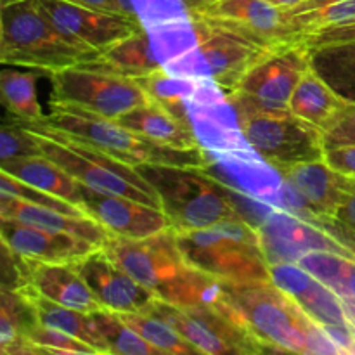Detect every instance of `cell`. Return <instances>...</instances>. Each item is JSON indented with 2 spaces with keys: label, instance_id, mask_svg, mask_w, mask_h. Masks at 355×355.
Returning a JSON list of instances; mask_svg holds the SVG:
<instances>
[{
  "label": "cell",
  "instance_id": "obj_24",
  "mask_svg": "<svg viewBox=\"0 0 355 355\" xmlns=\"http://www.w3.org/2000/svg\"><path fill=\"white\" fill-rule=\"evenodd\" d=\"M118 121L163 148L201 151L189 125L156 103L137 107Z\"/></svg>",
  "mask_w": 355,
  "mask_h": 355
},
{
  "label": "cell",
  "instance_id": "obj_13",
  "mask_svg": "<svg viewBox=\"0 0 355 355\" xmlns=\"http://www.w3.org/2000/svg\"><path fill=\"white\" fill-rule=\"evenodd\" d=\"M186 121L201 151L229 153L252 148L243 134L231 96L211 80H205L196 94L186 99Z\"/></svg>",
  "mask_w": 355,
  "mask_h": 355
},
{
  "label": "cell",
  "instance_id": "obj_12",
  "mask_svg": "<svg viewBox=\"0 0 355 355\" xmlns=\"http://www.w3.org/2000/svg\"><path fill=\"white\" fill-rule=\"evenodd\" d=\"M260 241L267 262H298L311 252H335L343 257H355L331 232L319 222L318 215L290 214L284 210H272L259 227Z\"/></svg>",
  "mask_w": 355,
  "mask_h": 355
},
{
  "label": "cell",
  "instance_id": "obj_49",
  "mask_svg": "<svg viewBox=\"0 0 355 355\" xmlns=\"http://www.w3.org/2000/svg\"><path fill=\"white\" fill-rule=\"evenodd\" d=\"M257 352H260L262 355H307V354L293 352V350L279 349V347H274V345H266V343H257Z\"/></svg>",
  "mask_w": 355,
  "mask_h": 355
},
{
  "label": "cell",
  "instance_id": "obj_15",
  "mask_svg": "<svg viewBox=\"0 0 355 355\" xmlns=\"http://www.w3.org/2000/svg\"><path fill=\"white\" fill-rule=\"evenodd\" d=\"M146 314L156 315L208 355H250L257 352V342L222 315L200 309H182L156 300Z\"/></svg>",
  "mask_w": 355,
  "mask_h": 355
},
{
  "label": "cell",
  "instance_id": "obj_43",
  "mask_svg": "<svg viewBox=\"0 0 355 355\" xmlns=\"http://www.w3.org/2000/svg\"><path fill=\"white\" fill-rule=\"evenodd\" d=\"M326 149L340 146H355V104H349L345 113L324 132Z\"/></svg>",
  "mask_w": 355,
  "mask_h": 355
},
{
  "label": "cell",
  "instance_id": "obj_26",
  "mask_svg": "<svg viewBox=\"0 0 355 355\" xmlns=\"http://www.w3.org/2000/svg\"><path fill=\"white\" fill-rule=\"evenodd\" d=\"M349 103L343 101L318 73L309 68L295 89L290 111L324 134L345 113Z\"/></svg>",
  "mask_w": 355,
  "mask_h": 355
},
{
  "label": "cell",
  "instance_id": "obj_16",
  "mask_svg": "<svg viewBox=\"0 0 355 355\" xmlns=\"http://www.w3.org/2000/svg\"><path fill=\"white\" fill-rule=\"evenodd\" d=\"M193 17V16H191ZM200 30V51L207 61L211 82L231 96L253 66L281 47H263L225 28L194 17Z\"/></svg>",
  "mask_w": 355,
  "mask_h": 355
},
{
  "label": "cell",
  "instance_id": "obj_33",
  "mask_svg": "<svg viewBox=\"0 0 355 355\" xmlns=\"http://www.w3.org/2000/svg\"><path fill=\"white\" fill-rule=\"evenodd\" d=\"M94 319L106 342V355H172L125 324L114 312L103 309L94 312Z\"/></svg>",
  "mask_w": 355,
  "mask_h": 355
},
{
  "label": "cell",
  "instance_id": "obj_8",
  "mask_svg": "<svg viewBox=\"0 0 355 355\" xmlns=\"http://www.w3.org/2000/svg\"><path fill=\"white\" fill-rule=\"evenodd\" d=\"M51 83L52 103L71 104L111 120L155 103L134 78L82 64L51 75Z\"/></svg>",
  "mask_w": 355,
  "mask_h": 355
},
{
  "label": "cell",
  "instance_id": "obj_23",
  "mask_svg": "<svg viewBox=\"0 0 355 355\" xmlns=\"http://www.w3.org/2000/svg\"><path fill=\"white\" fill-rule=\"evenodd\" d=\"M30 288L49 300L61 304L75 311L94 314L103 311L97 298L90 291L89 284L80 276L75 262L71 263H44L30 262Z\"/></svg>",
  "mask_w": 355,
  "mask_h": 355
},
{
  "label": "cell",
  "instance_id": "obj_35",
  "mask_svg": "<svg viewBox=\"0 0 355 355\" xmlns=\"http://www.w3.org/2000/svg\"><path fill=\"white\" fill-rule=\"evenodd\" d=\"M118 318L144 338L172 355H208L177 331L172 324L151 314H118Z\"/></svg>",
  "mask_w": 355,
  "mask_h": 355
},
{
  "label": "cell",
  "instance_id": "obj_18",
  "mask_svg": "<svg viewBox=\"0 0 355 355\" xmlns=\"http://www.w3.org/2000/svg\"><path fill=\"white\" fill-rule=\"evenodd\" d=\"M205 170L232 191L266 203L276 210L284 177L253 148L243 151H203Z\"/></svg>",
  "mask_w": 355,
  "mask_h": 355
},
{
  "label": "cell",
  "instance_id": "obj_44",
  "mask_svg": "<svg viewBox=\"0 0 355 355\" xmlns=\"http://www.w3.org/2000/svg\"><path fill=\"white\" fill-rule=\"evenodd\" d=\"M324 162L336 172L355 179V146H340L326 149Z\"/></svg>",
  "mask_w": 355,
  "mask_h": 355
},
{
  "label": "cell",
  "instance_id": "obj_7",
  "mask_svg": "<svg viewBox=\"0 0 355 355\" xmlns=\"http://www.w3.org/2000/svg\"><path fill=\"white\" fill-rule=\"evenodd\" d=\"M234 106L248 144L276 168L324 162L322 130L290 110H262L239 103H234Z\"/></svg>",
  "mask_w": 355,
  "mask_h": 355
},
{
  "label": "cell",
  "instance_id": "obj_40",
  "mask_svg": "<svg viewBox=\"0 0 355 355\" xmlns=\"http://www.w3.org/2000/svg\"><path fill=\"white\" fill-rule=\"evenodd\" d=\"M37 155H42V151L26 127L19 123L3 125L0 130V163Z\"/></svg>",
  "mask_w": 355,
  "mask_h": 355
},
{
  "label": "cell",
  "instance_id": "obj_28",
  "mask_svg": "<svg viewBox=\"0 0 355 355\" xmlns=\"http://www.w3.org/2000/svg\"><path fill=\"white\" fill-rule=\"evenodd\" d=\"M19 291H23L28 297V300L31 302V305H33L38 324L68 333V335L85 342L87 345H90L99 354H107L106 342H104L103 335H101L99 328H97L94 314H85V312L55 304V302L38 295L30 286Z\"/></svg>",
  "mask_w": 355,
  "mask_h": 355
},
{
  "label": "cell",
  "instance_id": "obj_51",
  "mask_svg": "<svg viewBox=\"0 0 355 355\" xmlns=\"http://www.w3.org/2000/svg\"><path fill=\"white\" fill-rule=\"evenodd\" d=\"M184 6L187 7V10H189V14L193 16V14L200 12V10H203L205 7L211 6L214 2H217V0H182Z\"/></svg>",
  "mask_w": 355,
  "mask_h": 355
},
{
  "label": "cell",
  "instance_id": "obj_41",
  "mask_svg": "<svg viewBox=\"0 0 355 355\" xmlns=\"http://www.w3.org/2000/svg\"><path fill=\"white\" fill-rule=\"evenodd\" d=\"M26 340L31 343L40 347H49V349H59V350H76V352H97L92 347L87 345L82 340L75 338V336L68 335V333L58 331V329L45 328V326L37 324L30 333H28Z\"/></svg>",
  "mask_w": 355,
  "mask_h": 355
},
{
  "label": "cell",
  "instance_id": "obj_54",
  "mask_svg": "<svg viewBox=\"0 0 355 355\" xmlns=\"http://www.w3.org/2000/svg\"><path fill=\"white\" fill-rule=\"evenodd\" d=\"M40 347V345H38ZM47 355H104L99 352H76V350H59V349H49V347H42Z\"/></svg>",
  "mask_w": 355,
  "mask_h": 355
},
{
  "label": "cell",
  "instance_id": "obj_5",
  "mask_svg": "<svg viewBox=\"0 0 355 355\" xmlns=\"http://www.w3.org/2000/svg\"><path fill=\"white\" fill-rule=\"evenodd\" d=\"M23 127L33 135L42 155L62 166L87 189L130 198L149 207L162 208L156 191L135 166L127 165L64 132L54 130L42 123Z\"/></svg>",
  "mask_w": 355,
  "mask_h": 355
},
{
  "label": "cell",
  "instance_id": "obj_3",
  "mask_svg": "<svg viewBox=\"0 0 355 355\" xmlns=\"http://www.w3.org/2000/svg\"><path fill=\"white\" fill-rule=\"evenodd\" d=\"M51 113L42 125L64 132L120 162L132 166L173 165L205 168L203 151H179L163 148L137 132L130 130L118 120L90 113L82 107L62 103H49Z\"/></svg>",
  "mask_w": 355,
  "mask_h": 355
},
{
  "label": "cell",
  "instance_id": "obj_56",
  "mask_svg": "<svg viewBox=\"0 0 355 355\" xmlns=\"http://www.w3.org/2000/svg\"><path fill=\"white\" fill-rule=\"evenodd\" d=\"M250 355H262L260 352H253V354H250Z\"/></svg>",
  "mask_w": 355,
  "mask_h": 355
},
{
  "label": "cell",
  "instance_id": "obj_17",
  "mask_svg": "<svg viewBox=\"0 0 355 355\" xmlns=\"http://www.w3.org/2000/svg\"><path fill=\"white\" fill-rule=\"evenodd\" d=\"M75 267L104 311L114 314H146L158 300L151 290L116 266L103 248H96L76 260Z\"/></svg>",
  "mask_w": 355,
  "mask_h": 355
},
{
  "label": "cell",
  "instance_id": "obj_19",
  "mask_svg": "<svg viewBox=\"0 0 355 355\" xmlns=\"http://www.w3.org/2000/svg\"><path fill=\"white\" fill-rule=\"evenodd\" d=\"M80 208L111 238L142 239L172 229L162 208L149 207L130 198L103 194L83 187Z\"/></svg>",
  "mask_w": 355,
  "mask_h": 355
},
{
  "label": "cell",
  "instance_id": "obj_55",
  "mask_svg": "<svg viewBox=\"0 0 355 355\" xmlns=\"http://www.w3.org/2000/svg\"><path fill=\"white\" fill-rule=\"evenodd\" d=\"M340 355H355V340H354L352 345H349L347 349L340 350Z\"/></svg>",
  "mask_w": 355,
  "mask_h": 355
},
{
  "label": "cell",
  "instance_id": "obj_2",
  "mask_svg": "<svg viewBox=\"0 0 355 355\" xmlns=\"http://www.w3.org/2000/svg\"><path fill=\"white\" fill-rule=\"evenodd\" d=\"M92 58L54 26L37 0L2 3L0 61L3 66H19L51 76Z\"/></svg>",
  "mask_w": 355,
  "mask_h": 355
},
{
  "label": "cell",
  "instance_id": "obj_4",
  "mask_svg": "<svg viewBox=\"0 0 355 355\" xmlns=\"http://www.w3.org/2000/svg\"><path fill=\"white\" fill-rule=\"evenodd\" d=\"M175 234L184 259L193 269L225 283L270 281L259 229L250 222L224 220Z\"/></svg>",
  "mask_w": 355,
  "mask_h": 355
},
{
  "label": "cell",
  "instance_id": "obj_11",
  "mask_svg": "<svg viewBox=\"0 0 355 355\" xmlns=\"http://www.w3.org/2000/svg\"><path fill=\"white\" fill-rule=\"evenodd\" d=\"M54 26L71 44L96 58L101 52L120 44L125 38L144 30L139 21L120 14L75 6L62 0H37Z\"/></svg>",
  "mask_w": 355,
  "mask_h": 355
},
{
  "label": "cell",
  "instance_id": "obj_10",
  "mask_svg": "<svg viewBox=\"0 0 355 355\" xmlns=\"http://www.w3.org/2000/svg\"><path fill=\"white\" fill-rule=\"evenodd\" d=\"M309 68L311 55L302 42L284 45L250 69L231 99L262 110H290L295 89Z\"/></svg>",
  "mask_w": 355,
  "mask_h": 355
},
{
  "label": "cell",
  "instance_id": "obj_45",
  "mask_svg": "<svg viewBox=\"0 0 355 355\" xmlns=\"http://www.w3.org/2000/svg\"><path fill=\"white\" fill-rule=\"evenodd\" d=\"M62 2L90 7V9H97V10H106V12L120 14V16L128 17V19L139 21L137 12H135L132 0H62ZM139 23H141V21H139Z\"/></svg>",
  "mask_w": 355,
  "mask_h": 355
},
{
  "label": "cell",
  "instance_id": "obj_38",
  "mask_svg": "<svg viewBox=\"0 0 355 355\" xmlns=\"http://www.w3.org/2000/svg\"><path fill=\"white\" fill-rule=\"evenodd\" d=\"M0 194L21 198L24 201H31V203L42 205V207L54 208V210L64 211V214L75 215V217H87L85 211L80 207H76V205L68 203V201L61 200L58 196H52V194L37 189V187L28 186V184L14 179L12 175L6 172H0Z\"/></svg>",
  "mask_w": 355,
  "mask_h": 355
},
{
  "label": "cell",
  "instance_id": "obj_30",
  "mask_svg": "<svg viewBox=\"0 0 355 355\" xmlns=\"http://www.w3.org/2000/svg\"><path fill=\"white\" fill-rule=\"evenodd\" d=\"M0 97L14 123L37 125L45 121L47 114L42 111L37 96V75L31 69L19 71L3 68L0 75Z\"/></svg>",
  "mask_w": 355,
  "mask_h": 355
},
{
  "label": "cell",
  "instance_id": "obj_31",
  "mask_svg": "<svg viewBox=\"0 0 355 355\" xmlns=\"http://www.w3.org/2000/svg\"><path fill=\"white\" fill-rule=\"evenodd\" d=\"M146 31L149 35V40H151L156 61L163 68L179 61L184 55L191 54L194 49L200 47L201 42L200 30H198L194 17L170 21V23L148 28Z\"/></svg>",
  "mask_w": 355,
  "mask_h": 355
},
{
  "label": "cell",
  "instance_id": "obj_34",
  "mask_svg": "<svg viewBox=\"0 0 355 355\" xmlns=\"http://www.w3.org/2000/svg\"><path fill=\"white\" fill-rule=\"evenodd\" d=\"M291 300L318 324L349 326L342 298L315 277H311V281Z\"/></svg>",
  "mask_w": 355,
  "mask_h": 355
},
{
  "label": "cell",
  "instance_id": "obj_53",
  "mask_svg": "<svg viewBox=\"0 0 355 355\" xmlns=\"http://www.w3.org/2000/svg\"><path fill=\"white\" fill-rule=\"evenodd\" d=\"M266 2H269L270 6L277 7V9H283V10H291L295 9V7H298L300 3L307 2V0H266Z\"/></svg>",
  "mask_w": 355,
  "mask_h": 355
},
{
  "label": "cell",
  "instance_id": "obj_36",
  "mask_svg": "<svg viewBox=\"0 0 355 355\" xmlns=\"http://www.w3.org/2000/svg\"><path fill=\"white\" fill-rule=\"evenodd\" d=\"M38 324L37 314L23 291L6 290L2 288L0 297V347L10 345L21 338H26L28 333Z\"/></svg>",
  "mask_w": 355,
  "mask_h": 355
},
{
  "label": "cell",
  "instance_id": "obj_25",
  "mask_svg": "<svg viewBox=\"0 0 355 355\" xmlns=\"http://www.w3.org/2000/svg\"><path fill=\"white\" fill-rule=\"evenodd\" d=\"M0 172L9 173L14 179L28 184V186L45 191V193L61 198L76 207H80L82 203L85 186H82L75 177L69 175L62 166H59L45 155L24 156V158L3 162L0 163Z\"/></svg>",
  "mask_w": 355,
  "mask_h": 355
},
{
  "label": "cell",
  "instance_id": "obj_42",
  "mask_svg": "<svg viewBox=\"0 0 355 355\" xmlns=\"http://www.w3.org/2000/svg\"><path fill=\"white\" fill-rule=\"evenodd\" d=\"M355 42V19L349 23L336 24V26L324 28L315 33L309 35L302 40V44L307 49H318L326 47V45H336V44H350Z\"/></svg>",
  "mask_w": 355,
  "mask_h": 355
},
{
  "label": "cell",
  "instance_id": "obj_22",
  "mask_svg": "<svg viewBox=\"0 0 355 355\" xmlns=\"http://www.w3.org/2000/svg\"><path fill=\"white\" fill-rule=\"evenodd\" d=\"M0 218L21 222V224L51 232L75 236V238L92 243L97 248H101L110 239V234L92 218L75 217V215L24 201L21 198L7 196V194H0Z\"/></svg>",
  "mask_w": 355,
  "mask_h": 355
},
{
  "label": "cell",
  "instance_id": "obj_52",
  "mask_svg": "<svg viewBox=\"0 0 355 355\" xmlns=\"http://www.w3.org/2000/svg\"><path fill=\"white\" fill-rule=\"evenodd\" d=\"M342 302H343V309H345L347 321H349V324L355 329V298L347 297V298H342Z\"/></svg>",
  "mask_w": 355,
  "mask_h": 355
},
{
  "label": "cell",
  "instance_id": "obj_29",
  "mask_svg": "<svg viewBox=\"0 0 355 355\" xmlns=\"http://www.w3.org/2000/svg\"><path fill=\"white\" fill-rule=\"evenodd\" d=\"M314 71L349 104H355V42L309 49Z\"/></svg>",
  "mask_w": 355,
  "mask_h": 355
},
{
  "label": "cell",
  "instance_id": "obj_27",
  "mask_svg": "<svg viewBox=\"0 0 355 355\" xmlns=\"http://www.w3.org/2000/svg\"><path fill=\"white\" fill-rule=\"evenodd\" d=\"M82 66L113 73V75L127 76V78L134 80L163 68L156 61V55L151 47V40H149V35L146 30L125 38L120 44L113 45L107 51L97 54L90 61L82 62Z\"/></svg>",
  "mask_w": 355,
  "mask_h": 355
},
{
  "label": "cell",
  "instance_id": "obj_50",
  "mask_svg": "<svg viewBox=\"0 0 355 355\" xmlns=\"http://www.w3.org/2000/svg\"><path fill=\"white\" fill-rule=\"evenodd\" d=\"M335 2V0H307V2L300 3L298 7H295V9L288 10V16H293V14H298V12H305V10H312V9H318V7H322L326 6V3H331Z\"/></svg>",
  "mask_w": 355,
  "mask_h": 355
},
{
  "label": "cell",
  "instance_id": "obj_37",
  "mask_svg": "<svg viewBox=\"0 0 355 355\" xmlns=\"http://www.w3.org/2000/svg\"><path fill=\"white\" fill-rule=\"evenodd\" d=\"M288 19H290V26L295 37L298 38V42H302L315 31L354 21L355 0H335V2L318 7V9L288 16Z\"/></svg>",
  "mask_w": 355,
  "mask_h": 355
},
{
  "label": "cell",
  "instance_id": "obj_47",
  "mask_svg": "<svg viewBox=\"0 0 355 355\" xmlns=\"http://www.w3.org/2000/svg\"><path fill=\"white\" fill-rule=\"evenodd\" d=\"M0 355H47L44 352V349L35 343H31L30 340L21 338L17 342L10 343V345L0 347Z\"/></svg>",
  "mask_w": 355,
  "mask_h": 355
},
{
  "label": "cell",
  "instance_id": "obj_48",
  "mask_svg": "<svg viewBox=\"0 0 355 355\" xmlns=\"http://www.w3.org/2000/svg\"><path fill=\"white\" fill-rule=\"evenodd\" d=\"M338 297L340 298H347V297L355 298V260H352V259L347 260V263H345V270H343Z\"/></svg>",
  "mask_w": 355,
  "mask_h": 355
},
{
  "label": "cell",
  "instance_id": "obj_1",
  "mask_svg": "<svg viewBox=\"0 0 355 355\" xmlns=\"http://www.w3.org/2000/svg\"><path fill=\"white\" fill-rule=\"evenodd\" d=\"M135 168L156 191L162 210L175 232L198 231L224 220L246 222L234 191L205 168L173 165H141Z\"/></svg>",
  "mask_w": 355,
  "mask_h": 355
},
{
  "label": "cell",
  "instance_id": "obj_57",
  "mask_svg": "<svg viewBox=\"0 0 355 355\" xmlns=\"http://www.w3.org/2000/svg\"><path fill=\"white\" fill-rule=\"evenodd\" d=\"M104 355H106V354H104Z\"/></svg>",
  "mask_w": 355,
  "mask_h": 355
},
{
  "label": "cell",
  "instance_id": "obj_39",
  "mask_svg": "<svg viewBox=\"0 0 355 355\" xmlns=\"http://www.w3.org/2000/svg\"><path fill=\"white\" fill-rule=\"evenodd\" d=\"M132 3L144 30L170 21L191 17L182 0H132Z\"/></svg>",
  "mask_w": 355,
  "mask_h": 355
},
{
  "label": "cell",
  "instance_id": "obj_20",
  "mask_svg": "<svg viewBox=\"0 0 355 355\" xmlns=\"http://www.w3.org/2000/svg\"><path fill=\"white\" fill-rule=\"evenodd\" d=\"M2 245L30 262L71 263L97 248L85 239L0 218Z\"/></svg>",
  "mask_w": 355,
  "mask_h": 355
},
{
  "label": "cell",
  "instance_id": "obj_21",
  "mask_svg": "<svg viewBox=\"0 0 355 355\" xmlns=\"http://www.w3.org/2000/svg\"><path fill=\"white\" fill-rule=\"evenodd\" d=\"M277 170L300 193L312 214L318 217H336L349 193L350 177L336 172L326 162L300 163Z\"/></svg>",
  "mask_w": 355,
  "mask_h": 355
},
{
  "label": "cell",
  "instance_id": "obj_9",
  "mask_svg": "<svg viewBox=\"0 0 355 355\" xmlns=\"http://www.w3.org/2000/svg\"><path fill=\"white\" fill-rule=\"evenodd\" d=\"M101 248L128 276L162 300L166 291L189 274L173 229L142 239L111 238Z\"/></svg>",
  "mask_w": 355,
  "mask_h": 355
},
{
  "label": "cell",
  "instance_id": "obj_46",
  "mask_svg": "<svg viewBox=\"0 0 355 355\" xmlns=\"http://www.w3.org/2000/svg\"><path fill=\"white\" fill-rule=\"evenodd\" d=\"M335 218H338L342 224H345L347 227L355 232V179H352V177H350L349 193H347L345 201L342 203Z\"/></svg>",
  "mask_w": 355,
  "mask_h": 355
},
{
  "label": "cell",
  "instance_id": "obj_32",
  "mask_svg": "<svg viewBox=\"0 0 355 355\" xmlns=\"http://www.w3.org/2000/svg\"><path fill=\"white\" fill-rule=\"evenodd\" d=\"M208 78H191V76H177L159 68L149 75L141 76L135 82L148 92V96L156 104L168 110L182 121H186V99L193 97L201 83ZM187 123V121H186Z\"/></svg>",
  "mask_w": 355,
  "mask_h": 355
},
{
  "label": "cell",
  "instance_id": "obj_14",
  "mask_svg": "<svg viewBox=\"0 0 355 355\" xmlns=\"http://www.w3.org/2000/svg\"><path fill=\"white\" fill-rule=\"evenodd\" d=\"M193 17H201L215 26L225 28L263 47L297 44L286 10L266 0H217Z\"/></svg>",
  "mask_w": 355,
  "mask_h": 355
},
{
  "label": "cell",
  "instance_id": "obj_6",
  "mask_svg": "<svg viewBox=\"0 0 355 355\" xmlns=\"http://www.w3.org/2000/svg\"><path fill=\"white\" fill-rule=\"evenodd\" d=\"M239 326L257 343L307 354V315L270 281L225 283Z\"/></svg>",
  "mask_w": 355,
  "mask_h": 355
}]
</instances>
